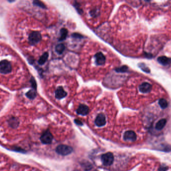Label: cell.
Masks as SVG:
<instances>
[{"mask_svg": "<svg viewBox=\"0 0 171 171\" xmlns=\"http://www.w3.org/2000/svg\"><path fill=\"white\" fill-rule=\"evenodd\" d=\"M56 152L62 156H66L70 154L73 152V148L64 145H61L57 147L56 148Z\"/></svg>", "mask_w": 171, "mask_h": 171, "instance_id": "obj_1", "label": "cell"}, {"mask_svg": "<svg viewBox=\"0 0 171 171\" xmlns=\"http://www.w3.org/2000/svg\"><path fill=\"white\" fill-rule=\"evenodd\" d=\"M101 160L104 166H110L114 162V156L112 152L106 153L102 156Z\"/></svg>", "mask_w": 171, "mask_h": 171, "instance_id": "obj_2", "label": "cell"}, {"mask_svg": "<svg viewBox=\"0 0 171 171\" xmlns=\"http://www.w3.org/2000/svg\"><path fill=\"white\" fill-rule=\"evenodd\" d=\"M42 39L41 34L38 31H34L30 34L28 41L31 45H35L39 43Z\"/></svg>", "mask_w": 171, "mask_h": 171, "instance_id": "obj_3", "label": "cell"}, {"mask_svg": "<svg viewBox=\"0 0 171 171\" xmlns=\"http://www.w3.org/2000/svg\"><path fill=\"white\" fill-rule=\"evenodd\" d=\"M12 70V66L7 60H3L0 62V73L3 74L9 73Z\"/></svg>", "mask_w": 171, "mask_h": 171, "instance_id": "obj_4", "label": "cell"}, {"mask_svg": "<svg viewBox=\"0 0 171 171\" xmlns=\"http://www.w3.org/2000/svg\"><path fill=\"white\" fill-rule=\"evenodd\" d=\"M53 137L52 133L49 130H47L44 132L41 137V141L44 144H50L52 142Z\"/></svg>", "mask_w": 171, "mask_h": 171, "instance_id": "obj_5", "label": "cell"}, {"mask_svg": "<svg viewBox=\"0 0 171 171\" xmlns=\"http://www.w3.org/2000/svg\"><path fill=\"white\" fill-rule=\"evenodd\" d=\"M124 138L125 141L130 142H135L136 140L137 136L134 132L128 130L126 132L124 135Z\"/></svg>", "mask_w": 171, "mask_h": 171, "instance_id": "obj_6", "label": "cell"}, {"mask_svg": "<svg viewBox=\"0 0 171 171\" xmlns=\"http://www.w3.org/2000/svg\"><path fill=\"white\" fill-rule=\"evenodd\" d=\"M96 63L98 65H104L106 62V58L102 52L97 53L95 55Z\"/></svg>", "mask_w": 171, "mask_h": 171, "instance_id": "obj_7", "label": "cell"}, {"mask_svg": "<svg viewBox=\"0 0 171 171\" xmlns=\"http://www.w3.org/2000/svg\"><path fill=\"white\" fill-rule=\"evenodd\" d=\"M106 123V118L104 114H98L95 119V124L98 127L104 126Z\"/></svg>", "mask_w": 171, "mask_h": 171, "instance_id": "obj_8", "label": "cell"}, {"mask_svg": "<svg viewBox=\"0 0 171 171\" xmlns=\"http://www.w3.org/2000/svg\"><path fill=\"white\" fill-rule=\"evenodd\" d=\"M152 89V86L148 82H144L139 87V90L141 92L146 93L149 92Z\"/></svg>", "mask_w": 171, "mask_h": 171, "instance_id": "obj_9", "label": "cell"}, {"mask_svg": "<svg viewBox=\"0 0 171 171\" xmlns=\"http://www.w3.org/2000/svg\"><path fill=\"white\" fill-rule=\"evenodd\" d=\"M67 95L66 92L62 86H59L55 91V96L57 99L60 100L64 98Z\"/></svg>", "mask_w": 171, "mask_h": 171, "instance_id": "obj_10", "label": "cell"}, {"mask_svg": "<svg viewBox=\"0 0 171 171\" xmlns=\"http://www.w3.org/2000/svg\"><path fill=\"white\" fill-rule=\"evenodd\" d=\"M89 109L85 105H81L77 110V113L82 115H86L89 113Z\"/></svg>", "mask_w": 171, "mask_h": 171, "instance_id": "obj_11", "label": "cell"}, {"mask_svg": "<svg viewBox=\"0 0 171 171\" xmlns=\"http://www.w3.org/2000/svg\"><path fill=\"white\" fill-rule=\"evenodd\" d=\"M158 61L163 65H167L171 62V59L166 56H161L158 58Z\"/></svg>", "mask_w": 171, "mask_h": 171, "instance_id": "obj_12", "label": "cell"}, {"mask_svg": "<svg viewBox=\"0 0 171 171\" xmlns=\"http://www.w3.org/2000/svg\"><path fill=\"white\" fill-rule=\"evenodd\" d=\"M167 124V120L166 119H162L160 120L156 124V128L157 130H162L165 127Z\"/></svg>", "mask_w": 171, "mask_h": 171, "instance_id": "obj_13", "label": "cell"}, {"mask_svg": "<svg viewBox=\"0 0 171 171\" xmlns=\"http://www.w3.org/2000/svg\"><path fill=\"white\" fill-rule=\"evenodd\" d=\"M48 57H49L48 53H44L42 55V56H41V57L40 58V59L38 61L39 64L40 65H43L45 62L47 61Z\"/></svg>", "mask_w": 171, "mask_h": 171, "instance_id": "obj_14", "label": "cell"}, {"mask_svg": "<svg viewBox=\"0 0 171 171\" xmlns=\"http://www.w3.org/2000/svg\"><path fill=\"white\" fill-rule=\"evenodd\" d=\"M60 33H61V37L59 38V41H63L65 39H66L67 36V35L68 33V31L67 29L65 28H62L61 31H60Z\"/></svg>", "mask_w": 171, "mask_h": 171, "instance_id": "obj_15", "label": "cell"}, {"mask_svg": "<svg viewBox=\"0 0 171 171\" xmlns=\"http://www.w3.org/2000/svg\"><path fill=\"white\" fill-rule=\"evenodd\" d=\"M65 49V46L63 44H59L57 45L55 48L56 51L59 54H61L64 51Z\"/></svg>", "mask_w": 171, "mask_h": 171, "instance_id": "obj_16", "label": "cell"}, {"mask_svg": "<svg viewBox=\"0 0 171 171\" xmlns=\"http://www.w3.org/2000/svg\"><path fill=\"white\" fill-rule=\"evenodd\" d=\"M26 96L28 97V98L31 100H33L36 96V92L35 90L33 89L29 90L26 93Z\"/></svg>", "mask_w": 171, "mask_h": 171, "instance_id": "obj_17", "label": "cell"}, {"mask_svg": "<svg viewBox=\"0 0 171 171\" xmlns=\"http://www.w3.org/2000/svg\"><path fill=\"white\" fill-rule=\"evenodd\" d=\"M159 104L161 106L162 109H163L167 108L168 105V102L167 101V100H166L165 99H163V98H161L160 100L159 101Z\"/></svg>", "mask_w": 171, "mask_h": 171, "instance_id": "obj_18", "label": "cell"}, {"mask_svg": "<svg viewBox=\"0 0 171 171\" xmlns=\"http://www.w3.org/2000/svg\"><path fill=\"white\" fill-rule=\"evenodd\" d=\"M128 69V67L127 66L124 65V66L116 68L115 69V70H116V71L119 72V73H124V72L127 71Z\"/></svg>", "mask_w": 171, "mask_h": 171, "instance_id": "obj_19", "label": "cell"}, {"mask_svg": "<svg viewBox=\"0 0 171 171\" xmlns=\"http://www.w3.org/2000/svg\"><path fill=\"white\" fill-rule=\"evenodd\" d=\"M139 66L141 68L143 71L145 72L146 73H150V70L148 67L146 66V65L144 63H140L139 64Z\"/></svg>", "mask_w": 171, "mask_h": 171, "instance_id": "obj_20", "label": "cell"}, {"mask_svg": "<svg viewBox=\"0 0 171 171\" xmlns=\"http://www.w3.org/2000/svg\"><path fill=\"white\" fill-rule=\"evenodd\" d=\"M34 5L37 6L38 7H40L42 8H44L45 9L46 8V6L43 4L42 2L39 1H35L33 2Z\"/></svg>", "mask_w": 171, "mask_h": 171, "instance_id": "obj_21", "label": "cell"}, {"mask_svg": "<svg viewBox=\"0 0 171 171\" xmlns=\"http://www.w3.org/2000/svg\"><path fill=\"white\" fill-rule=\"evenodd\" d=\"M31 83L32 84V86L33 87L34 90H36L37 88V84H36V82L35 81V79L34 78H32L31 79Z\"/></svg>", "mask_w": 171, "mask_h": 171, "instance_id": "obj_22", "label": "cell"}, {"mask_svg": "<svg viewBox=\"0 0 171 171\" xmlns=\"http://www.w3.org/2000/svg\"><path fill=\"white\" fill-rule=\"evenodd\" d=\"M72 36L74 38H82L84 37L81 34L78 33H74L72 34Z\"/></svg>", "mask_w": 171, "mask_h": 171, "instance_id": "obj_23", "label": "cell"}, {"mask_svg": "<svg viewBox=\"0 0 171 171\" xmlns=\"http://www.w3.org/2000/svg\"><path fill=\"white\" fill-rule=\"evenodd\" d=\"M90 13L93 17H95V16H96V14L97 13V10H93Z\"/></svg>", "mask_w": 171, "mask_h": 171, "instance_id": "obj_24", "label": "cell"}, {"mask_svg": "<svg viewBox=\"0 0 171 171\" xmlns=\"http://www.w3.org/2000/svg\"><path fill=\"white\" fill-rule=\"evenodd\" d=\"M75 122L76 124H78V125H82V123L81 122L80 120H79L78 119H75Z\"/></svg>", "mask_w": 171, "mask_h": 171, "instance_id": "obj_25", "label": "cell"}]
</instances>
